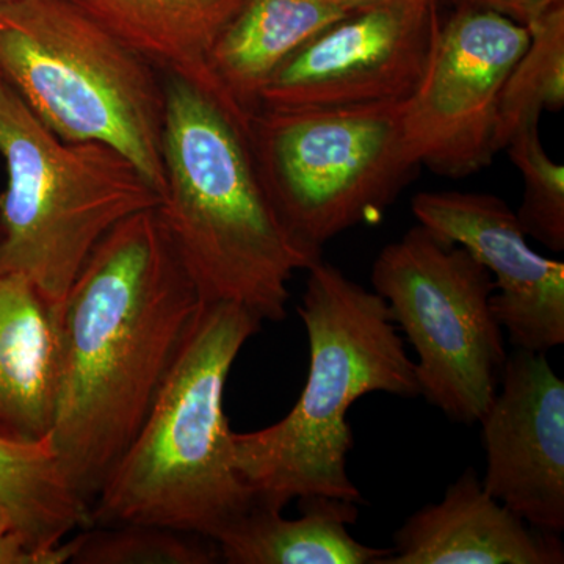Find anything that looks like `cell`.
<instances>
[{
	"instance_id": "cell-1",
	"label": "cell",
	"mask_w": 564,
	"mask_h": 564,
	"mask_svg": "<svg viewBox=\"0 0 564 564\" xmlns=\"http://www.w3.org/2000/svg\"><path fill=\"white\" fill-rule=\"evenodd\" d=\"M203 304L158 207L118 223L77 274L58 317L51 440L88 511Z\"/></svg>"
},
{
	"instance_id": "cell-2",
	"label": "cell",
	"mask_w": 564,
	"mask_h": 564,
	"mask_svg": "<svg viewBox=\"0 0 564 564\" xmlns=\"http://www.w3.org/2000/svg\"><path fill=\"white\" fill-rule=\"evenodd\" d=\"M165 187L158 212L204 303L288 317L289 282L321 261L270 202L248 132L191 82L163 73Z\"/></svg>"
},
{
	"instance_id": "cell-3",
	"label": "cell",
	"mask_w": 564,
	"mask_h": 564,
	"mask_svg": "<svg viewBox=\"0 0 564 564\" xmlns=\"http://www.w3.org/2000/svg\"><path fill=\"white\" fill-rule=\"evenodd\" d=\"M299 315L310 343L306 384L280 422L232 432L234 467L254 503L273 510L310 496L359 505L347 466L348 411L372 392L421 395L415 364L384 300L323 258L307 269Z\"/></svg>"
},
{
	"instance_id": "cell-4",
	"label": "cell",
	"mask_w": 564,
	"mask_h": 564,
	"mask_svg": "<svg viewBox=\"0 0 564 564\" xmlns=\"http://www.w3.org/2000/svg\"><path fill=\"white\" fill-rule=\"evenodd\" d=\"M262 321L204 303L172 369L88 511V525L152 524L217 541L254 505L232 463L225 389Z\"/></svg>"
},
{
	"instance_id": "cell-5",
	"label": "cell",
	"mask_w": 564,
	"mask_h": 564,
	"mask_svg": "<svg viewBox=\"0 0 564 564\" xmlns=\"http://www.w3.org/2000/svg\"><path fill=\"white\" fill-rule=\"evenodd\" d=\"M0 269L24 274L61 317L63 303L110 229L161 195L121 152L55 135L0 82Z\"/></svg>"
},
{
	"instance_id": "cell-6",
	"label": "cell",
	"mask_w": 564,
	"mask_h": 564,
	"mask_svg": "<svg viewBox=\"0 0 564 564\" xmlns=\"http://www.w3.org/2000/svg\"><path fill=\"white\" fill-rule=\"evenodd\" d=\"M0 73L55 135L109 144L162 195L165 85L151 62L68 0H2Z\"/></svg>"
},
{
	"instance_id": "cell-7",
	"label": "cell",
	"mask_w": 564,
	"mask_h": 564,
	"mask_svg": "<svg viewBox=\"0 0 564 564\" xmlns=\"http://www.w3.org/2000/svg\"><path fill=\"white\" fill-rule=\"evenodd\" d=\"M404 101L252 115L248 140L263 187L315 258L334 237L380 220L417 169L404 148Z\"/></svg>"
},
{
	"instance_id": "cell-8",
	"label": "cell",
	"mask_w": 564,
	"mask_h": 564,
	"mask_svg": "<svg viewBox=\"0 0 564 564\" xmlns=\"http://www.w3.org/2000/svg\"><path fill=\"white\" fill-rule=\"evenodd\" d=\"M372 285L417 356L421 397L452 422L478 423L508 356L492 313L491 273L459 245L417 225L375 259Z\"/></svg>"
},
{
	"instance_id": "cell-9",
	"label": "cell",
	"mask_w": 564,
	"mask_h": 564,
	"mask_svg": "<svg viewBox=\"0 0 564 564\" xmlns=\"http://www.w3.org/2000/svg\"><path fill=\"white\" fill-rule=\"evenodd\" d=\"M529 41L524 25L470 3L437 18L422 79L404 101V148L415 165L463 177L491 163L500 93Z\"/></svg>"
},
{
	"instance_id": "cell-10",
	"label": "cell",
	"mask_w": 564,
	"mask_h": 564,
	"mask_svg": "<svg viewBox=\"0 0 564 564\" xmlns=\"http://www.w3.org/2000/svg\"><path fill=\"white\" fill-rule=\"evenodd\" d=\"M436 9L373 7L348 14L295 52L261 96V109H329L404 101L429 61Z\"/></svg>"
},
{
	"instance_id": "cell-11",
	"label": "cell",
	"mask_w": 564,
	"mask_h": 564,
	"mask_svg": "<svg viewBox=\"0 0 564 564\" xmlns=\"http://www.w3.org/2000/svg\"><path fill=\"white\" fill-rule=\"evenodd\" d=\"M485 491L541 532H564V381L545 352L514 348L481 415Z\"/></svg>"
},
{
	"instance_id": "cell-12",
	"label": "cell",
	"mask_w": 564,
	"mask_h": 564,
	"mask_svg": "<svg viewBox=\"0 0 564 564\" xmlns=\"http://www.w3.org/2000/svg\"><path fill=\"white\" fill-rule=\"evenodd\" d=\"M414 217L437 237L459 245L491 273L494 317L514 348L547 352L564 344V263L533 250L516 212L499 196L423 192Z\"/></svg>"
},
{
	"instance_id": "cell-13",
	"label": "cell",
	"mask_w": 564,
	"mask_h": 564,
	"mask_svg": "<svg viewBox=\"0 0 564 564\" xmlns=\"http://www.w3.org/2000/svg\"><path fill=\"white\" fill-rule=\"evenodd\" d=\"M383 564H563L560 534L541 532L485 491L466 470L443 500L415 511L393 533Z\"/></svg>"
},
{
	"instance_id": "cell-14",
	"label": "cell",
	"mask_w": 564,
	"mask_h": 564,
	"mask_svg": "<svg viewBox=\"0 0 564 564\" xmlns=\"http://www.w3.org/2000/svg\"><path fill=\"white\" fill-rule=\"evenodd\" d=\"M162 73L191 82L250 132V121L215 79L209 54L245 0H68Z\"/></svg>"
},
{
	"instance_id": "cell-15",
	"label": "cell",
	"mask_w": 564,
	"mask_h": 564,
	"mask_svg": "<svg viewBox=\"0 0 564 564\" xmlns=\"http://www.w3.org/2000/svg\"><path fill=\"white\" fill-rule=\"evenodd\" d=\"M57 375V318L24 274L0 269V440H50Z\"/></svg>"
},
{
	"instance_id": "cell-16",
	"label": "cell",
	"mask_w": 564,
	"mask_h": 564,
	"mask_svg": "<svg viewBox=\"0 0 564 564\" xmlns=\"http://www.w3.org/2000/svg\"><path fill=\"white\" fill-rule=\"evenodd\" d=\"M355 11L339 0H245L212 46V73L251 118L278 69L317 33Z\"/></svg>"
},
{
	"instance_id": "cell-17",
	"label": "cell",
	"mask_w": 564,
	"mask_h": 564,
	"mask_svg": "<svg viewBox=\"0 0 564 564\" xmlns=\"http://www.w3.org/2000/svg\"><path fill=\"white\" fill-rule=\"evenodd\" d=\"M302 518L252 505L251 510L217 538L229 564H383L391 547L359 543L348 532L359 505L325 496L302 497Z\"/></svg>"
},
{
	"instance_id": "cell-18",
	"label": "cell",
	"mask_w": 564,
	"mask_h": 564,
	"mask_svg": "<svg viewBox=\"0 0 564 564\" xmlns=\"http://www.w3.org/2000/svg\"><path fill=\"white\" fill-rule=\"evenodd\" d=\"M0 507L39 549L55 547L88 527L87 507L63 473L51 437L32 444L0 440Z\"/></svg>"
},
{
	"instance_id": "cell-19",
	"label": "cell",
	"mask_w": 564,
	"mask_h": 564,
	"mask_svg": "<svg viewBox=\"0 0 564 564\" xmlns=\"http://www.w3.org/2000/svg\"><path fill=\"white\" fill-rule=\"evenodd\" d=\"M524 54L508 74L497 110V150L516 133L538 124L544 110L564 106V3L530 25Z\"/></svg>"
},
{
	"instance_id": "cell-20",
	"label": "cell",
	"mask_w": 564,
	"mask_h": 564,
	"mask_svg": "<svg viewBox=\"0 0 564 564\" xmlns=\"http://www.w3.org/2000/svg\"><path fill=\"white\" fill-rule=\"evenodd\" d=\"M215 541L152 524L91 527L80 532L70 564H214Z\"/></svg>"
},
{
	"instance_id": "cell-21",
	"label": "cell",
	"mask_w": 564,
	"mask_h": 564,
	"mask_svg": "<svg viewBox=\"0 0 564 564\" xmlns=\"http://www.w3.org/2000/svg\"><path fill=\"white\" fill-rule=\"evenodd\" d=\"M505 150L524 180V198L516 212L527 234L549 250H564V166L545 152L538 124L516 133Z\"/></svg>"
},
{
	"instance_id": "cell-22",
	"label": "cell",
	"mask_w": 564,
	"mask_h": 564,
	"mask_svg": "<svg viewBox=\"0 0 564 564\" xmlns=\"http://www.w3.org/2000/svg\"><path fill=\"white\" fill-rule=\"evenodd\" d=\"M463 2L496 11L508 20L530 28L549 10L564 3V0H463Z\"/></svg>"
},
{
	"instance_id": "cell-23",
	"label": "cell",
	"mask_w": 564,
	"mask_h": 564,
	"mask_svg": "<svg viewBox=\"0 0 564 564\" xmlns=\"http://www.w3.org/2000/svg\"><path fill=\"white\" fill-rule=\"evenodd\" d=\"M344 6L350 7L351 10L373 9V7L388 6H414L429 7V9H437L441 0H339Z\"/></svg>"
},
{
	"instance_id": "cell-24",
	"label": "cell",
	"mask_w": 564,
	"mask_h": 564,
	"mask_svg": "<svg viewBox=\"0 0 564 564\" xmlns=\"http://www.w3.org/2000/svg\"><path fill=\"white\" fill-rule=\"evenodd\" d=\"M9 530H14L13 522H11L10 514L0 507V533L9 532Z\"/></svg>"
},
{
	"instance_id": "cell-25",
	"label": "cell",
	"mask_w": 564,
	"mask_h": 564,
	"mask_svg": "<svg viewBox=\"0 0 564 564\" xmlns=\"http://www.w3.org/2000/svg\"><path fill=\"white\" fill-rule=\"evenodd\" d=\"M2 80H3L2 73H0V82H2Z\"/></svg>"
},
{
	"instance_id": "cell-26",
	"label": "cell",
	"mask_w": 564,
	"mask_h": 564,
	"mask_svg": "<svg viewBox=\"0 0 564 564\" xmlns=\"http://www.w3.org/2000/svg\"><path fill=\"white\" fill-rule=\"evenodd\" d=\"M0 2H2V0H0Z\"/></svg>"
}]
</instances>
